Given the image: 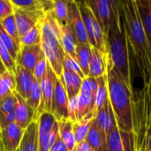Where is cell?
Segmentation results:
<instances>
[{
	"label": "cell",
	"instance_id": "obj_40",
	"mask_svg": "<svg viewBox=\"0 0 151 151\" xmlns=\"http://www.w3.org/2000/svg\"><path fill=\"white\" fill-rule=\"evenodd\" d=\"M14 13V6L11 0H0V20Z\"/></svg>",
	"mask_w": 151,
	"mask_h": 151
},
{
	"label": "cell",
	"instance_id": "obj_46",
	"mask_svg": "<svg viewBox=\"0 0 151 151\" xmlns=\"http://www.w3.org/2000/svg\"><path fill=\"white\" fill-rule=\"evenodd\" d=\"M0 135H1V130H0Z\"/></svg>",
	"mask_w": 151,
	"mask_h": 151
},
{
	"label": "cell",
	"instance_id": "obj_26",
	"mask_svg": "<svg viewBox=\"0 0 151 151\" xmlns=\"http://www.w3.org/2000/svg\"><path fill=\"white\" fill-rule=\"evenodd\" d=\"M14 8L25 11H43L48 13L53 10V1L44 0H11Z\"/></svg>",
	"mask_w": 151,
	"mask_h": 151
},
{
	"label": "cell",
	"instance_id": "obj_19",
	"mask_svg": "<svg viewBox=\"0 0 151 151\" xmlns=\"http://www.w3.org/2000/svg\"><path fill=\"white\" fill-rule=\"evenodd\" d=\"M60 42L65 53L76 60V47L78 41L72 25L67 22L59 25Z\"/></svg>",
	"mask_w": 151,
	"mask_h": 151
},
{
	"label": "cell",
	"instance_id": "obj_37",
	"mask_svg": "<svg viewBox=\"0 0 151 151\" xmlns=\"http://www.w3.org/2000/svg\"><path fill=\"white\" fill-rule=\"evenodd\" d=\"M63 69L67 70L69 72H72V73L79 75L83 80L85 79V76H84L77 60H75L74 58H73L72 57H70L66 54L65 55L64 61H63Z\"/></svg>",
	"mask_w": 151,
	"mask_h": 151
},
{
	"label": "cell",
	"instance_id": "obj_25",
	"mask_svg": "<svg viewBox=\"0 0 151 151\" xmlns=\"http://www.w3.org/2000/svg\"><path fill=\"white\" fill-rule=\"evenodd\" d=\"M86 142L88 143L93 150L108 151L106 144V135L100 130L95 119H93L92 120V124L87 135Z\"/></svg>",
	"mask_w": 151,
	"mask_h": 151
},
{
	"label": "cell",
	"instance_id": "obj_4",
	"mask_svg": "<svg viewBox=\"0 0 151 151\" xmlns=\"http://www.w3.org/2000/svg\"><path fill=\"white\" fill-rule=\"evenodd\" d=\"M41 47L48 64L57 77L61 78L63 75V61L65 53L60 42L59 24L52 11L46 14L42 22Z\"/></svg>",
	"mask_w": 151,
	"mask_h": 151
},
{
	"label": "cell",
	"instance_id": "obj_27",
	"mask_svg": "<svg viewBox=\"0 0 151 151\" xmlns=\"http://www.w3.org/2000/svg\"><path fill=\"white\" fill-rule=\"evenodd\" d=\"M73 127V122H72L69 119H65L58 121L59 137L67 147L68 151H73L76 146Z\"/></svg>",
	"mask_w": 151,
	"mask_h": 151
},
{
	"label": "cell",
	"instance_id": "obj_33",
	"mask_svg": "<svg viewBox=\"0 0 151 151\" xmlns=\"http://www.w3.org/2000/svg\"><path fill=\"white\" fill-rule=\"evenodd\" d=\"M0 21H1V24H2L3 27L7 32V34L12 37V39L15 42V43L19 47H20V38H19V32H18V28H17V25H16V20H15L14 14H12V15L4 18V19L0 20Z\"/></svg>",
	"mask_w": 151,
	"mask_h": 151
},
{
	"label": "cell",
	"instance_id": "obj_31",
	"mask_svg": "<svg viewBox=\"0 0 151 151\" xmlns=\"http://www.w3.org/2000/svg\"><path fill=\"white\" fill-rule=\"evenodd\" d=\"M55 18L59 25L68 22V1H53V10Z\"/></svg>",
	"mask_w": 151,
	"mask_h": 151
},
{
	"label": "cell",
	"instance_id": "obj_14",
	"mask_svg": "<svg viewBox=\"0 0 151 151\" xmlns=\"http://www.w3.org/2000/svg\"><path fill=\"white\" fill-rule=\"evenodd\" d=\"M68 22L74 30L78 43L89 44L77 1H68Z\"/></svg>",
	"mask_w": 151,
	"mask_h": 151
},
{
	"label": "cell",
	"instance_id": "obj_30",
	"mask_svg": "<svg viewBox=\"0 0 151 151\" xmlns=\"http://www.w3.org/2000/svg\"><path fill=\"white\" fill-rule=\"evenodd\" d=\"M96 81H97V89H96V93L95 108H94L95 115L109 100L108 99V88H107L106 75L97 78Z\"/></svg>",
	"mask_w": 151,
	"mask_h": 151
},
{
	"label": "cell",
	"instance_id": "obj_11",
	"mask_svg": "<svg viewBox=\"0 0 151 151\" xmlns=\"http://www.w3.org/2000/svg\"><path fill=\"white\" fill-rule=\"evenodd\" d=\"M57 75L50 66L47 65L46 73L40 81V88H41V103L39 109L36 113L35 121L37 120L40 114L43 111L51 112V104H52V98L54 94L55 83L57 80Z\"/></svg>",
	"mask_w": 151,
	"mask_h": 151
},
{
	"label": "cell",
	"instance_id": "obj_21",
	"mask_svg": "<svg viewBox=\"0 0 151 151\" xmlns=\"http://www.w3.org/2000/svg\"><path fill=\"white\" fill-rule=\"evenodd\" d=\"M95 120L100 128V130L107 135L108 133L117 125L116 119L112 111V109L111 107L110 102H108L96 113L95 115Z\"/></svg>",
	"mask_w": 151,
	"mask_h": 151
},
{
	"label": "cell",
	"instance_id": "obj_32",
	"mask_svg": "<svg viewBox=\"0 0 151 151\" xmlns=\"http://www.w3.org/2000/svg\"><path fill=\"white\" fill-rule=\"evenodd\" d=\"M92 120H81V121H78L73 123V135H74V139L76 142V144L81 143L82 142L86 141L87 135L88 134L90 126L92 124Z\"/></svg>",
	"mask_w": 151,
	"mask_h": 151
},
{
	"label": "cell",
	"instance_id": "obj_16",
	"mask_svg": "<svg viewBox=\"0 0 151 151\" xmlns=\"http://www.w3.org/2000/svg\"><path fill=\"white\" fill-rule=\"evenodd\" d=\"M13 94L16 98V105L14 108L15 123L25 130L33 121H35V111L28 105L27 100L21 97L16 91H14Z\"/></svg>",
	"mask_w": 151,
	"mask_h": 151
},
{
	"label": "cell",
	"instance_id": "obj_35",
	"mask_svg": "<svg viewBox=\"0 0 151 151\" xmlns=\"http://www.w3.org/2000/svg\"><path fill=\"white\" fill-rule=\"evenodd\" d=\"M0 40L6 47V49L9 51L12 58L15 61H17L18 55L19 53V47L15 43V42L12 39V37L4 30V28L3 27V26L1 24V21H0Z\"/></svg>",
	"mask_w": 151,
	"mask_h": 151
},
{
	"label": "cell",
	"instance_id": "obj_36",
	"mask_svg": "<svg viewBox=\"0 0 151 151\" xmlns=\"http://www.w3.org/2000/svg\"><path fill=\"white\" fill-rule=\"evenodd\" d=\"M27 103L28 104V105L35 111V121L36 113H37V111L39 109L40 103H41V88H40V82L37 80H35V79H34L33 86H32V88H31V91H30L29 97L27 100Z\"/></svg>",
	"mask_w": 151,
	"mask_h": 151
},
{
	"label": "cell",
	"instance_id": "obj_10",
	"mask_svg": "<svg viewBox=\"0 0 151 151\" xmlns=\"http://www.w3.org/2000/svg\"><path fill=\"white\" fill-rule=\"evenodd\" d=\"M108 151H135L136 143L133 132L120 130L116 125L106 135Z\"/></svg>",
	"mask_w": 151,
	"mask_h": 151
},
{
	"label": "cell",
	"instance_id": "obj_22",
	"mask_svg": "<svg viewBox=\"0 0 151 151\" xmlns=\"http://www.w3.org/2000/svg\"><path fill=\"white\" fill-rule=\"evenodd\" d=\"M151 54V0H135Z\"/></svg>",
	"mask_w": 151,
	"mask_h": 151
},
{
	"label": "cell",
	"instance_id": "obj_17",
	"mask_svg": "<svg viewBox=\"0 0 151 151\" xmlns=\"http://www.w3.org/2000/svg\"><path fill=\"white\" fill-rule=\"evenodd\" d=\"M42 52V50L41 43L32 46H20L16 64L22 65L24 68L33 73Z\"/></svg>",
	"mask_w": 151,
	"mask_h": 151
},
{
	"label": "cell",
	"instance_id": "obj_1",
	"mask_svg": "<svg viewBox=\"0 0 151 151\" xmlns=\"http://www.w3.org/2000/svg\"><path fill=\"white\" fill-rule=\"evenodd\" d=\"M120 16L129 46L136 58L143 86L151 82V54L135 0H119Z\"/></svg>",
	"mask_w": 151,
	"mask_h": 151
},
{
	"label": "cell",
	"instance_id": "obj_29",
	"mask_svg": "<svg viewBox=\"0 0 151 151\" xmlns=\"http://www.w3.org/2000/svg\"><path fill=\"white\" fill-rule=\"evenodd\" d=\"M16 90L15 74L12 71H6L0 76V102L12 95Z\"/></svg>",
	"mask_w": 151,
	"mask_h": 151
},
{
	"label": "cell",
	"instance_id": "obj_7",
	"mask_svg": "<svg viewBox=\"0 0 151 151\" xmlns=\"http://www.w3.org/2000/svg\"><path fill=\"white\" fill-rule=\"evenodd\" d=\"M77 4L85 26L88 43L92 48H95L108 56L106 48V36L102 27L98 23L89 7L86 4L85 1H77Z\"/></svg>",
	"mask_w": 151,
	"mask_h": 151
},
{
	"label": "cell",
	"instance_id": "obj_15",
	"mask_svg": "<svg viewBox=\"0 0 151 151\" xmlns=\"http://www.w3.org/2000/svg\"><path fill=\"white\" fill-rule=\"evenodd\" d=\"M23 133L24 129L20 128L16 123H13L2 130L0 140L3 151H19Z\"/></svg>",
	"mask_w": 151,
	"mask_h": 151
},
{
	"label": "cell",
	"instance_id": "obj_41",
	"mask_svg": "<svg viewBox=\"0 0 151 151\" xmlns=\"http://www.w3.org/2000/svg\"><path fill=\"white\" fill-rule=\"evenodd\" d=\"M49 151H68V150H67V147L65 146V144L64 143V142L58 136V139L56 140L55 143L53 144V146L50 148V150Z\"/></svg>",
	"mask_w": 151,
	"mask_h": 151
},
{
	"label": "cell",
	"instance_id": "obj_38",
	"mask_svg": "<svg viewBox=\"0 0 151 151\" xmlns=\"http://www.w3.org/2000/svg\"><path fill=\"white\" fill-rule=\"evenodd\" d=\"M47 65H48V62H47V60L45 58V56H44L43 52H42V54L40 56V58H39V60H38L35 67V70L33 72L35 79L37 80L39 82L42 80V78L43 77V75L45 74V73H46Z\"/></svg>",
	"mask_w": 151,
	"mask_h": 151
},
{
	"label": "cell",
	"instance_id": "obj_28",
	"mask_svg": "<svg viewBox=\"0 0 151 151\" xmlns=\"http://www.w3.org/2000/svg\"><path fill=\"white\" fill-rule=\"evenodd\" d=\"M91 49L90 44L78 43L76 47V60L85 76L88 77L89 73V62L91 58Z\"/></svg>",
	"mask_w": 151,
	"mask_h": 151
},
{
	"label": "cell",
	"instance_id": "obj_2",
	"mask_svg": "<svg viewBox=\"0 0 151 151\" xmlns=\"http://www.w3.org/2000/svg\"><path fill=\"white\" fill-rule=\"evenodd\" d=\"M108 99L120 130L134 133V92L122 81L111 64L106 73Z\"/></svg>",
	"mask_w": 151,
	"mask_h": 151
},
{
	"label": "cell",
	"instance_id": "obj_43",
	"mask_svg": "<svg viewBox=\"0 0 151 151\" xmlns=\"http://www.w3.org/2000/svg\"><path fill=\"white\" fill-rule=\"evenodd\" d=\"M7 71V69L5 68V66H4V63H3V61H2V59H1V58H0V76L4 73H5Z\"/></svg>",
	"mask_w": 151,
	"mask_h": 151
},
{
	"label": "cell",
	"instance_id": "obj_13",
	"mask_svg": "<svg viewBox=\"0 0 151 151\" xmlns=\"http://www.w3.org/2000/svg\"><path fill=\"white\" fill-rule=\"evenodd\" d=\"M68 96L62 82L61 78H57L51 104V114L58 122L69 118L68 113Z\"/></svg>",
	"mask_w": 151,
	"mask_h": 151
},
{
	"label": "cell",
	"instance_id": "obj_42",
	"mask_svg": "<svg viewBox=\"0 0 151 151\" xmlns=\"http://www.w3.org/2000/svg\"><path fill=\"white\" fill-rule=\"evenodd\" d=\"M73 151H92V149L88 145V143L85 141V142L76 144Z\"/></svg>",
	"mask_w": 151,
	"mask_h": 151
},
{
	"label": "cell",
	"instance_id": "obj_20",
	"mask_svg": "<svg viewBox=\"0 0 151 151\" xmlns=\"http://www.w3.org/2000/svg\"><path fill=\"white\" fill-rule=\"evenodd\" d=\"M109 57L98 50L91 49V58L89 62V73L88 77L97 79L104 75H106L108 69Z\"/></svg>",
	"mask_w": 151,
	"mask_h": 151
},
{
	"label": "cell",
	"instance_id": "obj_39",
	"mask_svg": "<svg viewBox=\"0 0 151 151\" xmlns=\"http://www.w3.org/2000/svg\"><path fill=\"white\" fill-rule=\"evenodd\" d=\"M16 105V98L14 94L8 96L0 102V112L1 113H7L11 111H14V108Z\"/></svg>",
	"mask_w": 151,
	"mask_h": 151
},
{
	"label": "cell",
	"instance_id": "obj_34",
	"mask_svg": "<svg viewBox=\"0 0 151 151\" xmlns=\"http://www.w3.org/2000/svg\"><path fill=\"white\" fill-rule=\"evenodd\" d=\"M42 22L34 27L22 37H20V46H32L41 43V27ZM20 48V47H19Z\"/></svg>",
	"mask_w": 151,
	"mask_h": 151
},
{
	"label": "cell",
	"instance_id": "obj_18",
	"mask_svg": "<svg viewBox=\"0 0 151 151\" xmlns=\"http://www.w3.org/2000/svg\"><path fill=\"white\" fill-rule=\"evenodd\" d=\"M15 79H16V92L23 97L25 100H27L30 95V91L33 86L34 74L24 68L22 65L16 64L15 71Z\"/></svg>",
	"mask_w": 151,
	"mask_h": 151
},
{
	"label": "cell",
	"instance_id": "obj_9",
	"mask_svg": "<svg viewBox=\"0 0 151 151\" xmlns=\"http://www.w3.org/2000/svg\"><path fill=\"white\" fill-rule=\"evenodd\" d=\"M38 151H49L59 136L58 122L50 112L43 111L37 119Z\"/></svg>",
	"mask_w": 151,
	"mask_h": 151
},
{
	"label": "cell",
	"instance_id": "obj_5",
	"mask_svg": "<svg viewBox=\"0 0 151 151\" xmlns=\"http://www.w3.org/2000/svg\"><path fill=\"white\" fill-rule=\"evenodd\" d=\"M134 134L136 146L151 151V82L134 98Z\"/></svg>",
	"mask_w": 151,
	"mask_h": 151
},
{
	"label": "cell",
	"instance_id": "obj_44",
	"mask_svg": "<svg viewBox=\"0 0 151 151\" xmlns=\"http://www.w3.org/2000/svg\"><path fill=\"white\" fill-rule=\"evenodd\" d=\"M135 151H144V150H143L142 148H141V147H138V146H136Z\"/></svg>",
	"mask_w": 151,
	"mask_h": 151
},
{
	"label": "cell",
	"instance_id": "obj_24",
	"mask_svg": "<svg viewBox=\"0 0 151 151\" xmlns=\"http://www.w3.org/2000/svg\"><path fill=\"white\" fill-rule=\"evenodd\" d=\"M19 151H38V124L33 121L23 133Z\"/></svg>",
	"mask_w": 151,
	"mask_h": 151
},
{
	"label": "cell",
	"instance_id": "obj_23",
	"mask_svg": "<svg viewBox=\"0 0 151 151\" xmlns=\"http://www.w3.org/2000/svg\"><path fill=\"white\" fill-rule=\"evenodd\" d=\"M61 80L65 88L68 100L79 96L83 82L82 78L72 72L63 69V75L61 77Z\"/></svg>",
	"mask_w": 151,
	"mask_h": 151
},
{
	"label": "cell",
	"instance_id": "obj_47",
	"mask_svg": "<svg viewBox=\"0 0 151 151\" xmlns=\"http://www.w3.org/2000/svg\"><path fill=\"white\" fill-rule=\"evenodd\" d=\"M92 151H96V150H92Z\"/></svg>",
	"mask_w": 151,
	"mask_h": 151
},
{
	"label": "cell",
	"instance_id": "obj_6",
	"mask_svg": "<svg viewBox=\"0 0 151 151\" xmlns=\"http://www.w3.org/2000/svg\"><path fill=\"white\" fill-rule=\"evenodd\" d=\"M85 3L93 12L104 34L120 22L119 0H87Z\"/></svg>",
	"mask_w": 151,
	"mask_h": 151
},
{
	"label": "cell",
	"instance_id": "obj_3",
	"mask_svg": "<svg viewBox=\"0 0 151 151\" xmlns=\"http://www.w3.org/2000/svg\"><path fill=\"white\" fill-rule=\"evenodd\" d=\"M105 36L109 62L111 64L117 73L127 84V86L133 90L129 44L122 19L119 24L108 30Z\"/></svg>",
	"mask_w": 151,
	"mask_h": 151
},
{
	"label": "cell",
	"instance_id": "obj_45",
	"mask_svg": "<svg viewBox=\"0 0 151 151\" xmlns=\"http://www.w3.org/2000/svg\"><path fill=\"white\" fill-rule=\"evenodd\" d=\"M0 151H3V147H2V143H1V140H0Z\"/></svg>",
	"mask_w": 151,
	"mask_h": 151
},
{
	"label": "cell",
	"instance_id": "obj_12",
	"mask_svg": "<svg viewBox=\"0 0 151 151\" xmlns=\"http://www.w3.org/2000/svg\"><path fill=\"white\" fill-rule=\"evenodd\" d=\"M13 14L20 38L34 27L41 23L47 13L43 11H25L14 8Z\"/></svg>",
	"mask_w": 151,
	"mask_h": 151
},
{
	"label": "cell",
	"instance_id": "obj_8",
	"mask_svg": "<svg viewBox=\"0 0 151 151\" xmlns=\"http://www.w3.org/2000/svg\"><path fill=\"white\" fill-rule=\"evenodd\" d=\"M97 81L95 78L87 77L83 80L81 92L78 96V109L76 122L81 120H91L95 118L94 108Z\"/></svg>",
	"mask_w": 151,
	"mask_h": 151
}]
</instances>
